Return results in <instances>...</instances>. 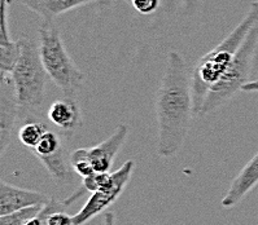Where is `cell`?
Segmentation results:
<instances>
[{"mask_svg":"<svg viewBox=\"0 0 258 225\" xmlns=\"http://www.w3.org/2000/svg\"><path fill=\"white\" fill-rule=\"evenodd\" d=\"M158 127L157 154L170 158L182 149L195 113L192 73L179 52L170 51L165 71L155 96Z\"/></svg>","mask_w":258,"mask_h":225,"instance_id":"obj_1","label":"cell"},{"mask_svg":"<svg viewBox=\"0 0 258 225\" xmlns=\"http://www.w3.org/2000/svg\"><path fill=\"white\" fill-rule=\"evenodd\" d=\"M258 24V0L250 4L248 13L225 39L196 62L192 70V93L195 113L199 117L208 92L225 74L252 28Z\"/></svg>","mask_w":258,"mask_h":225,"instance_id":"obj_2","label":"cell"},{"mask_svg":"<svg viewBox=\"0 0 258 225\" xmlns=\"http://www.w3.org/2000/svg\"><path fill=\"white\" fill-rule=\"evenodd\" d=\"M19 61L10 74L20 105V117L35 116L46 98L47 71L40 60L39 43L30 37L19 39Z\"/></svg>","mask_w":258,"mask_h":225,"instance_id":"obj_3","label":"cell"},{"mask_svg":"<svg viewBox=\"0 0 258 225\" xmlns=\"http://www.w3.org/2000/svg\"><path fill=\"white\" fill-rule=\"evenodd\" d=\"M40 60L49 79L65 96H76L82 88L86 74L69 55L55 21H42L39 28Z\"/></svg>","mask_w":258,"mask_h":225,"instance_id":"obj_4","label":"cell"},{"mask_svg":"<svg viewBox=\"0 0 258 225\" xmlns=\"http://www.w3.org/2000/svg\"><path fill=\"white\" fill-rule=\"evenodd\" d=\"M258 47V24L252 28L244 40L243 46L240 47L239 52L230 62L226 69L225 74L221 79L213 85L208 92L201 107L199 117H205L208 114L217 111L239 91H243V87L249 82V76L252 73L253 61H254L255 51Z\"/></svg>","mask_w":258,"mask_h":225,"instance_id":"obj_5","label":"cell"},{"mask_svg":"<svg viewBox=\"0 0 258 225\" xmlns=\"http://www.w3.org/2000/svg\"><path fill=\"white\" fill-rule=\"evenodd\" d=\"M127 136V126L119 125L103 143L91 148H81L72 152L70 163L74 172L81 177L88 176L94 172H109L113 162L126 143Z\"/></svg>","mask_w":258,"mask_h":225,"instance_id":"obj_6","label":"cell"},{"mask_svg":"<svg viewBox=\"0 0 258 225\" xmlns=\"http://www.w3.org/2000/svg\"><path fill=\"white\" fill-rule=\"evenodd\" d=\"M134 170L135 162L127 161L115 172H112L109 183L96 192L91 193V197L88 198L87 203L82 207V210L73 216L74 225H85L86 222L108 210L123 193Z\"/></svg>","mask_w":258,"mask_h":225,"instance_id":"obj_7","label":"cell"},{"mask_svg":"<svg viewBox=\"0 0 258 225\" xmlns=\"http://www.w3.org/2000/svg\"><path fill=\"white\" fill-rule=\"evenodd\" d=\"M44 166L51 177L57 184H69L73 179V167L70 154L62 135L48 128L39 143L30 150Z\"/></svg>","mask_w":258,"mask_h":225,"instance_id":"obj_8","label":"cell"},{"mask_svg":"<svg viewBox=\"0 0 258 225\" xmlns=\"http://www.w3.org/2000/svg\"><path fill=\"white\" fill-rule=\"evenodd\" d=\"M20 117V105L15 85L10 75L0 76V152L4 155L11 144L16 121Z\"/></svg>","mask_w":258,"mask_h":225,"instance_id":"obj_9","label":"cell"},{"mask_svg":"<svg viewBox=\"0 0 258 225\" xmlns=\"http://www.w3.org/2000/svg\"><path fill=\"white\" fill-rule=\"evenodd\" d=\"M49 122L65 136L76 134L82 127V111L76 96H65L53 101L47 111Z\"/></svg>","mask_w":258,"mask_h":225,"instance_id":"obj_10","label":"cell"},{"mask_svg":"<svg viewBox=\"0 0 258 225\" xmlns=\"http://www.w3.org/2000/svg\"><path fill=\"white\" fill-rule=\"evenodd\" d=\"M49 201V198L37 190L22 189L8 184L7 181H0V216L8 215L28 207L43 206Z\"/></svg>","mask_w":258,"mask_h":225,"instance_id":"obj_11","label":"cell"},{"mask_svg":"<svg viewBox=\"0 0 258 225\" xmlns=\"http://www.w3.org/2000/svg\"><path fill=\"white\" fill-rule=\"evenodd\" d=\"M258 185V153L249 159L248 163L241 168L234 181L231 183L227 193L222 198L221 204L225 208H231L243 201L248 193Z\"/></svg>","mask_w":258,"mask_h":225,"instance_id":"obj_12","label":"cell"},{"mask_svg":"<svg viewBox=\"0 0 258 225\" xmlns=\"http://www.w3.org/2000/svg\"><path fill=\"white\" fill-rule=\"evenodd\" d=\"M11 0H0L2 3V22H0V76L10 75L17 64L21 53L20 42L11 38L8 24V7Z\"/></svg>","mask_w":258,"mask_h":225,"instance_id":"obj_13","label":"cell"},{"mask_svg":"<svg viewBox=\"0 0 258 225\" xmlns=\"http://www.w3.org/2000/svg\"><path fill=\"white\" fill-rule=\"evenodd\" d=\"M24 7L31 12L37 13L43 21H55L58 16L64 15L94 3H109L110 0H19Z\"/></svg>","mask_w":258,"mask_h":225,"instance_id":"obj_14","label":"cell"},{"mask_svg":"<svg viewBox=\"0 0 258 225\" xmlns=\"http://www.w3.org/2000/svg\"><path fill=\"white\" fill-rule=\"evenodd\" d=\"M48 125L42 121H28L19 130V140L26 149L31 150L48 131Z\"/></svg>","mask_w":258,"mask_h":225,"instance_id":"obj_15","label":"cell"},{"mask_svg":"<svg viewBox=\"0 0 258 225\" xmlns=\"http://www.w3.org/2000/svg\"><path fill=\"white\" fill-rule=\"evenodd\" d=\"M44 206V204H43ZM43 206H33L19 210L8 215L0 216V225H25L31 217L37 216L43 208Z\"/></svg>","mask_w":258,"mask_h":225,"instance_id":"obj_16","label":"cell"},{"mask_svg":"<svg viewBox=\"0 0 258 225\" xmlns=\"http://www.w3.org/2000/svg\"><path fill=\"white\" fill-rule=\"evenodd\" d=\"M112 172H94L88 176L82 177V186L86 192L94 193L109 183Z\"/></svg>","mask_w":258,"mask_h":225,"instance_id":"obj_17","label":"cell"},{"mask_svg":"<svg viewBox=\"0 0 258 225\" xmlns=\"http://www.w3.org/2000/svg\"><path fill=\"white\" fill-rule=\"evenodd\" d=\"M134 10L140 15H152L160 7V0H131Z\"/></svg>","mask_w":258,"mask_h":225,"instance_id":"obj_18","label":"cell"},{"mask_svg":"<svg viewBox=\"0 0 258 225\" xmlns=\"http://www.w3.org/2000/svg\"><path fill=\"white\" fill-rule=\"evenodd\" d=\"M103 225H115V215L112 211H105Z\"/></svg>","mask_w":258,"mask_h":225,"instance_id":"obj_19","label":"cell"},{"mask_svg":"<svg viewBox=\"0 0 258 225\" xmlns=\"http://www.w3.org/2000/svg\"><path fill=\"white\" fill-rule=\"evenodd\" d=\"M243 92H258V79L249 80L245 85L243 87Z\"/></svg>","mask_w":258,"mask_h":225,"instance_id":"obj_20","label":"cell"}]
</instances>
